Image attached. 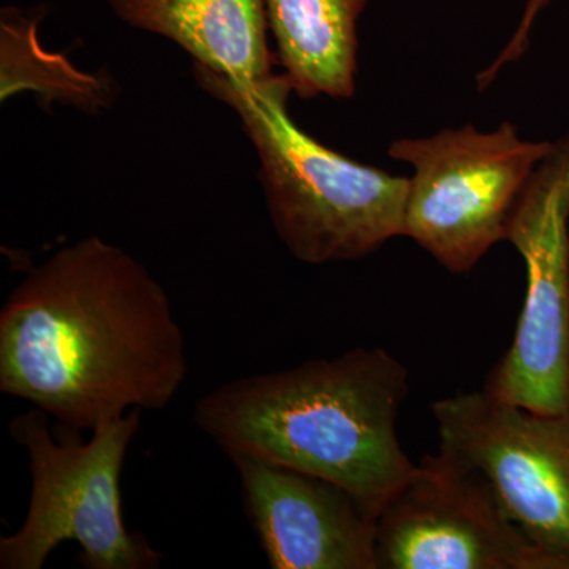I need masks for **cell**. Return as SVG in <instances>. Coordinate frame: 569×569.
Returning a JSON list of instances; mask_svg holds the SVG:
<instances>
[{"label":"cell","instance_id":"11","mask_svg":"<svg viewBox=\"0 0 569 569\" xmlns=\"http://www.w3.org/2000/svg\"><path fill=\"white\" fill-rule=\"evenodd\" d=\"M369 0H264L276 59L302 99H351Z\"/></svg>","mask_w":569,"mask_h":569},{"label":"cell","instance_id":"2","mask_svg":"<svg viewBox=\"0 0 569 569\" xmlns=\"http://www.w3.org/2000/svg\"><path fill=\"white\" fill-rule=\"evenodd\" d=\"M407 395L399 359L358 347L220 385L198 400L193 419L228 456L328 479L380 515L417 470L396 430Z\"/></svg>","mask_w":569,"mask_h":569},{"label":"cell","instance_id":"12","mask_svg":"<svg viewBox=\"0 0 569 569\" xmlns=\"http://www.w3.org/2000/svg\"><path fill=\"white\" fill-rule=\"evenodd\" d=\"M26 11L7 7L0 14V100L31 92L44 108L51 104L97 114L118 96L103 70H80L67 56L48 51L39 39V21Z\"/></svg>","mask_w":569,"mask_h":569},{"label":"cell","instance_id":"8","mask_svg":"<svg viewBox=\"0 0 569 569\" xmlns=\"http://www.w3.org/2000/svg\"><path fill=\"white\" fill-rule=\"evenodd\" d=\"M378 569H556L501 507L488 479L438 451L377 518Z\"/></svg>","mask_w":569,"mask_h":569},{"label":"cell","instance_id":"7","mask_svg":"<svg viewBox=\"0 0 569 569\" xmlns=\"http://www.w3.org/2000/svg\"><path fill=\"white\" fill-rule=\"evenodd\" d=\"M440 452L479 471L556 569H569V411L539 413L485 389L432 406Z\"/></svg>","mask_w":569,"mask_h":569},{"label":"cell","instance_id":"13","mask_svg":"<svg viewBox=\"0 0 569 569\" xmlns=\"http://www.w3.org/2000/svg\"><path fill=\"white\" fill-rule=\"evenodd\" d=\"M549 2L550 0H527L526 10H523L518 29L512 33L511 40L508 41L507 47L497 56L496 61L490 63L488 69L482 70L481 73L478 74L477 81L479 91L488 88L490 82L496 80L497 74L500 73L501 69H503L507 63L516 62L526 54L527 48H529L530 32L531 28H533L535 20H537L538 14L549 6Z\"/></svg>","mask_w":569,"mask_h":569},{"label":"cell","instance_id":"3","mask_svg":"<svg viewBox=\"0 0 569 569\" xmlns=\"http://www.w3.org/2000/svg\"><path fill=\"white\" fill-rule=\"evenodd\" d=\"M193 67L200 88L239 116L272 227L296 260H361L403 234L410 178L356 162L307 134L291 118L293 88L283 73L238 82Z\"/></svg>","mask_w":569,"mask_h":569},{"label":"cell","instance_id":"9","mask_svg":"<svg viewBox=\"0 0 569 569\" xmlns=\"http://www.w3.org/2000/svg\"><path fill=\"white\" fill-rule=\"evenodd\" d=\"M230 459L272 569H378V515L361 498L295 468L242 455Z\"/></svg>","mask_w":569,"mask_h":569},{"label":"cell","instance_id":"6","mask_svg":"<svg viewBox=\"0 0 569 569\" xmlns=\"http://www.w3.org/2000/svg\"><path fill=\"white\" fill-rule=\"evenodd\" d=\"M527 269L515 340L485 391L539 413L569 411V134L553 142L509 217Z\"/></svg>","mask_w":569,"mask_h":569},{"label":"cell","instance_id":"4","mask_svg":"<svg viewBox=\"0 0 569 569\" xmlns=\"http://www.w3.org/2000/svg\"><path fill=\"white\" fill-rule=\"evenodd\" d=\"M141 410L82 437L33 408L11 419L10 436L29 459L32 490L21 529L0 539V568L41 569L62 542L80 546L86 569H159L163 556L127 529L121 477Z\"/></svg>","mask_w":569,"mask_h":569},{"label":"cell","instance_id":"1","mask_svg":"<svg viewBox=\"0 0 569 569\" xmlns=\"http://www.w3.org/2000/svg\"><path fill=\"white\" fill-rule=\"evenodd\" d=\"M189 376L170 296L121 247L88 236L33 266L0 310V391L92 432L160 411Z\"/></svg>","mask_w":569,"mask_h":569},{"label":"cell","instance_id":"10","mask_svg":"<svg viewBox=\"0 0 569 569\" xmlns=\"http://www.w3.org/2000/svg\"><path fill=\"white\" fill-rule=\"evenodd\" d=\"M123 24L173 41L201 66L238 82L274 74L264 0H100Z\"/></svg>","mask_w":569,"mask_h":569},{"label":"cell","instance_id":"5","mask_svg":"<svg viewBox=\"0 0 569 569\" xmlns=\"http://www.w3.org/2000/svg\"><path fill=\"white\" fill-rule=\"evenodd\" d=\"M553 142L527 141L503 122L492 132L445 129L392 141L388 153L410 164L403 234L452 274H467L497 242Z\"/></svg>","mask_w":569,"mask_h":569}]
</instances>
